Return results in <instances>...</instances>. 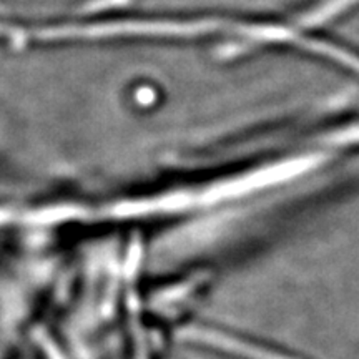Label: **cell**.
I'll use <instances>...</instances> for the list:
<instances>
[{
	"label": "cell",
	"mask_w": 359,
	"mask_h": 359,
	"mask_svg": "<svg viewBox=\"0 0 359 359\" xmlns=\"http://www.w3.org/2000/svg\"><path fill=\"white\" fill-rule=\"evenodd\" d=\"M195 339H198L200 343L208 344L215 349L224 351L233 356H240L246 359H296L290 354H285L276 349L264 348L262 344L253 343V341L238 338L233 334H224L219 331H210V330H201V333H191Z\"/></svg>",
	"instance_id": "1"
}]
</instances>
